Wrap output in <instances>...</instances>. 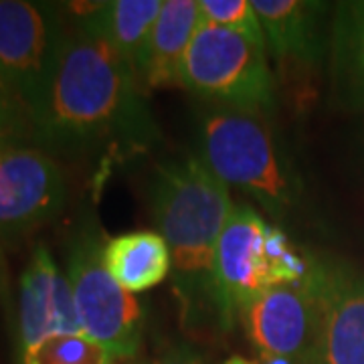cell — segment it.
<instances>
[{"label": "cell", "instance_id": "17", "mask_svg": "<svg viewBox=\"0 0 364 364\" xmlns=\"http://www.w3.org/2000/svg\"><path fill=\"white\" fill-rule=\"evenodd\" d=\"M18 364H116L109 352L85 334H61L18 352Z\"/></svg>", "mask_w": 364, "mask_h": 364}, {"label": "cell", "instance_id": "6", "mask_svg": "<svg viewBox=\"0 0 364 364\" xmlns=\"http://www.w3.org/2000/svg\"><path fill=\"white\" fill-rule=\"evenodd\" d=\"M67 277L81 332L109 352L116 364L130 363L142 346V308L104 265L100 237L83 231L69 251Z\"/></svg>", "mask_w": 364, "mask_h": 364}, {"label": "cell", "instance_id": "13", "mask_svg": "<svg viewBox=\"0 0 364 364\" xmlns=\"http://www.w3.org/2000/svg\"><path fill=\"white\" fill-rule=\"evenodd\" d=\"M200 25L198 0H164L144 59V90L181 85L182 63Z\"/></svg>", "mask_w": 364, "mask_h": 364}, {"label": "cell", "instance_id": "23", "mask_svg": "<svg viewBox=\"0 0 364 364\" xmlns=\"http://www.w3.org/2000/svg\"><path fill=\"white\" fill-rule=\"evenodd\" d=\"M122 364H154V363H134V360H130V363H122Z\"/></svg>", "mask_w": 364, "mask_h": 364}, {"label": "cell", "instance_id": "19", "mask_svg": "<svg viewBox=\"0 0 364 364\" xmlns=\"http://www.w3.org/2000/svg\"><path fill=\"white\" fill-rule=\"evenodd\" d=\"M0 124L11 134H14L18 140L25 136L26 132H31V124H28L16 95L11 90V85L6 83V79L2 75V71H0Z\"/></svg>", "mask_w": 364, "mask_h": 364}, {"label": "cell", "instance_id": "4", "mask_svg": "<svg viewBox=\"0 0 364 364\" xmlns=\"http://www.w3.org/2000/svg\"><path fill=\"white\" fill-rule=\"evenodd\" d=\"M267 47L223 26L203 23L182 63L181 85L223 107L261 114L272 109Z\"/></svg>", "mask_w": 364, "mask_h": 364}, {"label": "cell", "instance_id": "22", "mask_svg": "<svg viewBox=\"0 0 364 364\" xmlns=\"http://www.w3.org/2000/svg\"><path fill=\"white\" fill-rule=\"evenodd\" d=\"M360 144H363V154H364V128H363V134H360Z\"/></svg>", "mask_w": 364, "mask_h": 364}, {"label": "cell", "instance_id": "8", "mask_svg": "<svg viewBox=\"0 0 364 364\" xmlns=\"http://www.w3.org/2000/svg\"><path fill=\"white\" fill-rule=\"evenodd\" d=\"M269 225L249 205H235L213 261V308L225 328L282 277L267 247Z\"/></svg>", "mask_w": 364, "mask_h": 364}, {"label": "cell", "instance_id": "12", "mask_svg": "<svg viewBox=\"0 0 364 364\" xmlns=\"http://www.w3.org/2000/svg\"><path fill=\"white\" fill-rule=\"evenodd\" d=\"M312 364H364V277L328 273Z\"/></svg>", "mask_w": 364, "mask_h": 364}, {"label": "cell", "instance_id": "11", "mask_svg": "<svg viewBox=\"0 0 364 364\" xmlns=\"http://www.w3.org/2000/svg\"><path fill=\"white\" fill-rule=\"evenodd\" d=\"M259 16L265 45L275 61L296 69H314L324 57V2L308 0H251Z\"/></svg>", "mask_w": 364, "mask_h": 364}, {"label": "cell", "instance_id": "24", "mask_svg": "<svg viewBox=\"0 0 364 364\" xmlns=\"http://www.w3.org/2000/svg\"><path fill=\"white\" fill-rule=\"evenodd\" d=\"M0 275H2V251H0Z\"/></svg>", "mask_w": 364, "mask_h": 364}, {"label": "cell", "instance_id": "3", "mask_svg": "<svg viewBox=\"0 0 364 364\" xmlns=\"http://www.w3.org/2000/svg\"><path fill=\"white\" fill-rule=\"evenodd\" d=\"M196 158L229 188L243 191L273 217L298 207L301 184L259 114L217 105L200 117Z\"/></svg>", "mask_w": 364, "mask_h": 364}, {"label": "cell", "instance_id": "14", "mask_svg": "<svg viewBox=\"0 0 364 364\" xmlns=\"http://www.w3.org/2000/svg\"><path fill=\"white\" fill-rule=\"evenodd\" d=\"M104 265L130 294L160 286L172 272V257L164 237L156 231L117 235L104 245Z\"/></svg>", "mask_w": 364, "mask_h": 364}, {"label": "cell", "instance_id": "18", "mask_svg": "<svg viewBox=\"0 0 364 364\" xmlns=\"http://www.w3.org/2000/svg\"><path fill=\"white\" fill-rule=\"evenodd\" d=\"M198 6L203 23L229 28L261 47H267L259 16L249 0H198Z\"/></svg>", "mask_w": 364, "mask_h": 364}, {"label": "cell", "instance_id": "21", "mask_svg": "<svg viewBox=\"0 0 364 364\" xmlns=\"http://www.w3.org/2000/svg\"><path fill=\"white\" fill-rule=\"evenodd\" d=\"M16 142H18V138L0 124V154H4V152H6L9 148H13V146H18Z\"/></svg>", "mask_w": 364, "mask_h": 364}, {"label": "cell", "instance_id": "2", "mask_svg": "<svg viewBox=\"0 0 364 364\" xmlns=\"http://www.w3.org/2000/svg\"><path fill=\"white\" fill-rule=\"evenodd\" d=\"M152 213L172 257L174 286L186 310L213 306V261L233 213L229 188L196 156L156 168Z\"/></svg>", "mask_w": 364, "mask_h": 364}, {"label": "cell", "instance_id": "10", "mask_svg": "<svg viewBox=\"0 0 364 364\" xmlns=\"http://www.w3.org/2000/svg\"><path fill=\"white\" fill-rule=\"evenodd\" d=\"M61 334H83L77 322L69 277L53 259L51 251L37 245L21 275L18 291V352Z\"/></svg>", "mask_w": 364, "mask_h": 364}, {"label": "cell", "instance_id": "15", "mask_svg": "<svg viewBox=\"0 0 364 364\" xmlns=\"http://www.w3.org/2000/svg\"><path fill=\"white\" fill-rule=\"evenodd\" d=\"M330 63L340 104L364 109V0L336 6L330 28Z\"/></svg>", "mask_w": 364, "mask_h": 364}, {"label": "cell", "instance_id": "5", "mask_svg": "<svg viewBox=\"0 0 364 364\" xmlns=\"http://www.w3.org/2000/svg\"><path fill=\"white\" fill-rule=\"evenodd\" d=\"M67 31L57 4L0 0V71L31 128L51 93Z\"/></svg>", "mask_w": 364, "mask_h": 364}, {"label": "cell", "instance_id": "7", "mask_svg": "<svg viewBox=\"0 0 364 364\" xmlns=\"http://www.w3.org/2000/svg\"><path fill=\"white\" fill-rule=\"evenodd\" d=\"M328 273L318 265L304 282L272 287L241 312L259 364H312Z\"/></svg>", "mask_w": 364, "mask_h": 364}, {"label": "cell", "instance_id": "9", "mask_svg": "<svg viewBox=\"0 0 364 364\" xmlns=\"http://www.w3.org/2000/svg\"><path fill=\"white\" fill-rule=\"evenodd\" d=\"M65 200V178L55 158L25 146L0 154V245L51 223Z\"/></svg>", "mask_w": 364, "mask_h": 364}, {"label": "cell", "instance_id": "16", "mask_svg": "<svg viewBox=\"0 0 364 364\" xmlns=\"http://www.w3.org/2000/svg\"><path fill=\"white\" fill-rule=\"evenodd\" d=\"M162 6V0H112L97 4L90 13L91 21L138 77L142 75L150 35Z\"/></svg>", "mask_w": 364, "mask_h": 364}, {"label": "cell", "instance_id": "20", "mask_svg": "<svg viewBox=\"0 0 364 364\" xmlns=\"http://www.w3.org/2000/svg\"><path fill=\"white\" fill-rule=\"evenodd\" d=\"M154 364H208V360L186 344H176L164 352Z\"/></svg>", "mask_w": 364, "mask_h": 364}, {"label": "cell", "instance_id": "1", "mask_svg": "<svg viewBox=\"0 0 364 364\" xmlns=\"http://www.w3.org/2000/svg\"><path fill=\"white\" fill-rule=\"evenodd\" d=\"M31 136L53 152L109 160L134 158L160 142L142 81L90 14L67 31L51 93Z\"/></svg>", "mask_w": 364, "mask_h": 364}]
</instances>
